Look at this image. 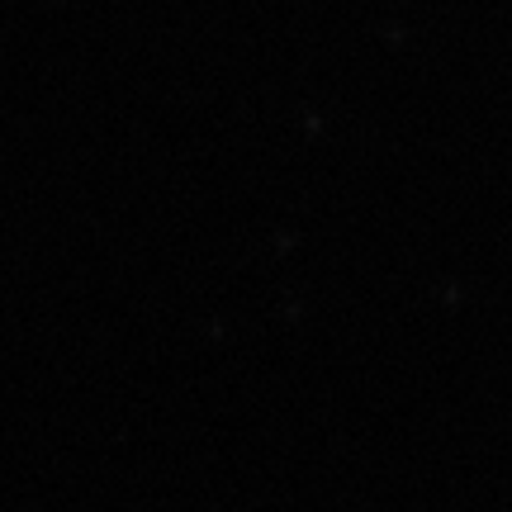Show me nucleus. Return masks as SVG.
I'll return each instance as SVG.
<instances>
[]
</instances>
